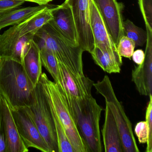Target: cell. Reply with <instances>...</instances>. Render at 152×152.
Segmentation results:
<instances>
[{
    "label": "cell",
    "mask_w": 152,
    "mask_h": 152,
    "mask_svg": "<svg viewBox=\"0 0 152 152\" xmlns=\"http://www.w3.org/2000/svg\"><path fill=\"white\" fill-rule=\"evenodd\" d=\"M18 132L28 148L50 152L48 147L32 120L22 107L12 109Z\"/></svg>",
    "instance_id": "cell-11"
},
{
    "label": "cell",
    "mask_w": 152,
    "mask_h": 152,
    "mask_svg": "<svg viewBox=\"0 0 152 152\" xmlns=\"http://www.w3.org/2000/svg\"><path fill=\"white\" fill-rule=\"evenodd\" d=\"M34 88L21 63L1 58L0 93L7 99L12 109L30 105L33 99Z\"/></svg>",
    "instance_id": "cell-1"
},
{
    "label": "cell",
    "mask_w": 152,
    "mask_h": 152,
    "mask_svg": "<svg viewBox=\"0 0 152 152\" xmlns=\"http://www.w3.org/2000/svg\"><path fill=\"white\" fill-rule=\"evenodd\" d=\"M53 19L51 22L59 32L75 45H79L75 23L71 7L64 2L60 5H53Z\"/></svg>",
    "instance_id": "cell-15"
},
{
    "label": "cell",
    "mask_w": 152,
    "mask_h": 152,
    "mask_svg": "<svg viewBox=\"0 0 152 152\" xmlns=\"http://www.w3.org/2000/svg\"><path fill=\"white\" fill-rule=\"evenodd\" d=\"M39 83L49 105L53 108L63 125L75 152H89L83 138L70 112L65 97L58 85L42 73Z\"/></svg>",
    "instance_id": "cell-3"
},
{
    "label": "cell",
    "mask_w": 152,
    "mask_h": 152,
    "mask_svg": "<svg viewBox=\"0 0 152 152\" xmlns=\"http://www.w3.org/2000/svg\"><path fill=\"white\" fill-rule=\"evenodd\" d=\"M97 93L105 100L118 127L122 147L124 152H139L132 131L131 122L125 113L121 103L119 101L108 76L105 75L101 81L94 83Z\"/></svg>",
    "instance_id": "cell-4"
},
{
    "label": "cell",
    "mask_w": 152,
    "mask_h": 152,
    "mask_svg": "<svg viewBox=\"0 0 152 152\" xmlns=\"http://www.w3.org/2000/svg\"><path fill=\"white\" fill-rule=\"evenodd\" d=\"M99 10L114 44L117 47L124 36L123 11L124 5L117 0H93Z\"/></svg>",
    "instance_id": "cell-10"
},
{
    "label": "cell",
    "mask_w": 152,
    "mask_h": 152,
    "mask_svg": "<svg viewBox=\"0 0 152 152\" xmlns=\"http://www.w3.org/2000/svg\"><path fill=\"white\" fill-rule=\"evenodd\" d=\"M1 29H0V31H1Z\"/></svg>",
    "instance_id": "cell-31"
},
{
    "label": "cell",
    "mask_w": 152,
    "mask_h": 152,
    "mask_svg": "<svg viewBox=\"0 0 152 152\" xmlns=\"http://www.w3.org/2000/svg\"><path fill=\"white\" fill-rule=\"evenodd\" d=\"M34 34H28L20 37L17 24L0 34V56L20 62L23 65L29 42Z\"/></svg>",
    "instance_id": "cell-9"
},
{
    "label": "cell",
    "mask_w": 152,
    "mask_h": 152,
    "mask_svg": "<svg viewBox=\"0 0 152 152\" xmlns=\"http://www.w3.org/2000/svg\"><path fill=\"white\" fill-rule=\"evenodd\" d=\"M58 64L60 82L57 85L65 97L70 112L76 124L83 104L92 96L91 90L94 82L84 73L75 74L58 62Z\"/></svg>",
    "instance_id": "cell-5"
},
{
    "label": "cell",
    "mask_w": 152,
    "mask_h": 152,
    "mask_svg": "<svg viewBox=\"0 0 152 152\" xmlns=\"http://www.w3.org/2000/svg\"><path fill=\"white\" fill-rule=\"evenodd\" d=\"M90 54L95 64L104 72L109 74L119 73L121 72L122 65V58L102 51L96 46Z\"/></svg>",
    "instance_id": "cell-20"
},
{
    "label": "cell",
    "mask_w": 152,
    "mask_h": 152,
    "mask_svg": "<svg viewBox=\"0 0 152 152\" xmlns=\"http://www.w3.org/2000/svg\"><path fill=\"white\" fill-rule=\"evenodd\" d=\"M132 57L133 62L137 65H140L144 62L145 60V52L142 50H137L133 52Z\"/></svg>",
    "instance_id": "cell-28"
},
{
    "label": "cell",
    "mask_w": 152,
    "mask_h": 152,
    "mask_svg": "<svg viewBox=\"0 0 152 152\" xmlns=\"http://www.w3.org/2000/svg\"><path fill=\"white\" fill-rule=\"evenodd\" d=\"M90 24L95 46L101 50L108 52L117 57L122 58L117 52L116 46L108 32L103 18L93 0L90 5Z\"/></svg>",
    "instance_id": "cell-13"
},
{
    "label": "cell",
    "mask_w": 152,
    "mask_h": 152,
    "mask_svg": "<svg viewBox=\"0 0 152 152\" xmlns=\"http://www.w3.org/2000/svg\"><path fill=\"white\" fill-rule=\"evenodd\" d=\"M24 1L27 2H33L38 4L39 6H44L49 4L50 2L53 1V0H23Z\"/></svg>",
    "instance_id": "cell-29"
},
{
    "label": "cell",
    "mask_w": 152,
    "mask_h": 152,
    "mask_svg": "<svg viewBox=\"0 0 152 152\" xmlns=\"http://www.w3.org/2000/svg\"><path fill=\"white\" fill-rule=\"evenodd\" d=\"M147 40L145 58L141 64L135 66L132 77L140 94L148 96L152 93V31L146 28Z\"/></svg>",
    "instance_id": "cell-12"
},
{
    "label": "cell",
    "mask_w": 152,
    "mask_h": 152,
    "mask_svg": "<svg viewBox=\"0 0 152 152\" xmlns=\"http://www.w3.org/2000/svg\"><path fill=\"white\" fill-rule=\"evenodd\" d=\"M124 36L132 40L136 46L142 47L147 40L146 31L138 27L129 19L123 22Z\"/></svg>",
    "instance_id": "cell-22"
},
{
    "label": "cell",
    "mask_w": 152,
    "mask_h": 152,
    "mask_svg": "<svg viewBox=\"0 0 152 152\" xmlns=\"http://www.w3.org/2000/svg\"><path fill=\"white\" fill-rule=\"evenodd\" d=\"M2 113L7 152H28L29 148L25 145L18 132L11 106L2 96Z\"/></svg>",
    "instance_id": "cell-14"
},
{
    "label": "cell",
    "mask_w": 152,
    "mask_h": 152,
    "mask_svg": "<svg viewBox=\"0 0 152 152\" xmlns=\"http://www.w3.org/2000/svg\"><path fill=\"white\" fill-rule=\"evenodd\" d=\"M25 2L23 0H0V17L18 8Z\"/></svg>",
    "instance_id": "cell-26"
},
{
    "label": "cell",
    "mask_w": 152,
    "mask_h": 152,
    "mask_svg": "<svg viewBox=\"0 0 152 152\" xmlns=\"http://www.w3.org/2000/svg\"><path fill=\"white\" fill-rule=\"evenodd\" d=\"M135 134L140 144H147L146 152H152V134L149 132L148 124L146 121L137 123L134 129Z\"/></svg>",
    "instance_id": "cell-23"
},
{
    "label": "cell",
    "mask_w": 152,
    "mask_h": 152,
    "mask_svg": "<svg viewBox=\"0 0 152 152\" xmlns=\"http://www.w3.org/2000/svg\"><path fill=\"white\" fill-rule=\"evenodd\" d=\"M146 27L152 31V0H138Z\"/></svg>",
    "instance_id": "cell-25"
},
{
    "label": "cell",
    "mask_w": 152,
    "mask_h": 152,
    "mask_svg": "<svg viewBox=\"0 0 152 152\" xmlns=\"http://www.w3.org/2000/svg\"><path fill=\"white\" fill-rule=\"evenodd\" d=\"M34 40L39 47L44 46L52 52L59 63L75 74L83 73V53L80 45L65 38L51 21L34 34Z\"/></svg>",
    "instance_id": "cell-2"
},
{
    "label": "cell",
    "mask_w": 152,
    "mask_h": 152,
    "mask_svg": "<svg viewBox=\"0 0 152 152\" xmlns=\"http://www.w3.org/2000/svg\"><path fill=\"white\" fill-rule=\"evenodd\" d=\"M23 66L25 72L34 87L39 83L42 74V64L39 47L33 39L29 42Z\"/></svg>",
    "instance_id": "cell-17"
},
{
    "label": "cell",
    "mask_w": 152,
    "mask_h": 152,
    "mask_svg": "<svg viewBox=\"0 0 152 152\" xmlns=\"http://www.w3.org/2000/svg\"><path fill=\"white\" fill-rule=\"evenodd\" d=\"M102 133L105 152H123L118 127L110 108L106 104Z\"/></svg>",
    "instance_id": "cell-16"
},
{
    "label": "cell",
    "mask_w": 152,
    "mask_h": 152,
    "mask_svg": "<svg viewBox=\"0 0 152 152\" xmlns=\"http://www.w3.org/2000/svg\"><path fill=\"white\" fill-rule=\"evenodd\" d=\"M22 108L36 125L47 143L50 152H58L57 138L50 107L39 83L34 90L31 104Z\"/></svg>",
    "instance_id": "cell-6"
},
{
    "label": "cell",
    "mask_w": 152,
    "mask_h": 152,
    "mask_svg": "<svg viewBox=\"0 0 152 152\" xmlns=\"http://www.w3.org/2000/svg\"><path fill=\"white\" fill-rule=\"evenodd\" d=\"M0 152H7L2 113V96L0 93Z\"/></svg>",
    "instance_id": "cell-27"
},
{
    "label": "cell",
    "mask_w": 152,
    "mask_h": 152,
    "mask_svg": "<svg viewBox=\"0 0 152 152\" xmlns=\"http://www.w3.org/2000/svg\"><path fill=\"white\" fill-rule=\"evenodd\" d=\"M91 0H65L71 7L78 35V43L83 51L91 53L95 48L90 24Z\"/></svg>",
    "instance_id": "cell-8"
},
{
    "label": "cell",
    "mask_w": 152,
    "mask_h": 152,
    "mask_svg": "<svg viewBox=\"0 0 152 152\" xmlns=\"http://www.w3.org/2000/svg\"><path fill=\"white\" fill-rule=\"evenodd\" d=\"M39 48L42 65L52 76L54 82L58 84L60 82V75L57 60L48 48L41 46Z\"/></svg>",
    "instance_id": "cell-21"
},
{
    "label": "cell",
    "mask_w": 152,
    "mask_h": 152,
    "mask_svg": "<svg viewBox=\"0 0 152 152\" xmlns=\"http://www.w3.org/2000/svg\"><path fill=\"white\" fill-rule=\"evenodd\" d=\"M48 5V4L34 7L18 8L12 10L0 17V29L1 30L4 27L20 23L41 11Z\"/></svg>",
    "instance_id": "cell-19"
},
{
    "label": "cell",
    "mask_w": 152,
    "mask_h": 152,
    "mask_svg": "<svg viewBox=\"0 0 152 152\" xmlns=\"http://www.w3.org/2000/svg\"><path fill=\"white\" fill-rule=\"evenodd\" d=\"M52 6L49 5L27 20L17 24L20 37L28 34H35L43 26L51 21L53 19L51 13Z\"/></svg>",
    "instance_id": "cell-18"
},
{
    "label": "cell",
    "mask_w": 152,
    "mask_h": 152,
    "mask_svg": "<svg viewBox=\"0 0 152 152\" xmlns=\"http://www.w3.org/2000/svg\"><path fill=\"white\" fill-rule=\"evenodd\" d=\"M134 42L125 36H123L119 41L117 45V52L121 57L131 58L135 49Z\"/></svg>",
    "instance_id": "cell-24"
},
{
    "label": "cell",
    "mask_w": 152,
    "mask_h": 152,
    "mask_svg": "<svg viewBox=\"0 0 152 152\" xmlns=\"http://www.w3.org/2000/svg\"><path fill=\"white\" fill-rule=\"evenodd\" d=\"M103 110L92 96L87 99L82 106L76 124L89 152L103 151L99 129V121Z\"/></svg>",
    "instance_id": "cell-7"
},
{
    "label": "cell",
    "mask_w": 152,
    "mask_h": 152,
    "mask_svg": "<svg viewBox=\"0 0 152 152\" xmlns=\"http://www.w3.org/2000/svg\"><path fill=\"white\" fill-rule=\"evenodd\" d=\"M1 58L0 56V66H1Z\"/></svg>",
    "instance_id": "cell-30"
}]
</instances>
